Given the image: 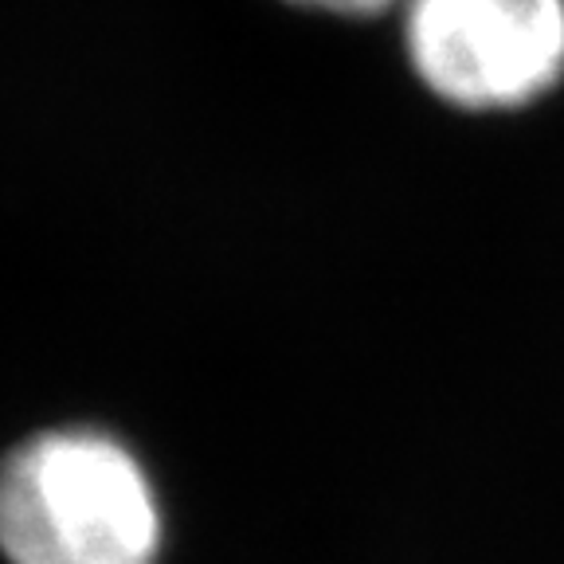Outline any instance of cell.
Here are the masks:
<instances>
[{"label": "cell", "mask_w": 564, "mask_h": 564, "mask_svg": "<svg viewBox=\"0 0 564 564\" xmlns=\"http://www.w3.org/2000/svg\"><path fill=\"white\" fill-rule=\"evenodd\" d=\"M0 549L12 564H153L161 506L130 447L47 432L0 467Z\"/></svg>", "instance_id": "cell-1"}, {"label": "cell", "mask_w": 564, "mask_h": 564, "mask_svg": "<svg viewBox=\"0 0 564 564\" xmlns=\"http://www.w3.org/2000/svg\"><path fill=\"white\" fill-rule=\"evenodd\" d=\"M420 79L467 110H510L564 75V0H412Z\"/></svg>", "instance_id": "cell-2"}, {"label": "cell", "mask_w": 564, "mask_h": 564, "mask_svg": "<svg viewBox=\"0 0 564 564\" xmlns=\"http://www.w3.org/2000/svg\"><path fill=\"white\" fill-rule=\"evenodd\" d=\"M294 4H306L317 12H337V17H372V12L388 9L392 0H294Z\"/></svg>", "instance_id": "cell-3"}]
</instances>
